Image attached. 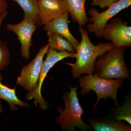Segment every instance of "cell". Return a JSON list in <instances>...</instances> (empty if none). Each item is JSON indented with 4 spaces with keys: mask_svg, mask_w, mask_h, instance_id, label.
<instances>
[{
    "mask_svg": "<svg viewBox=\"0 0 131 131\" xmlns=\"http://www.w3.org/2000/svg\"><path fill=\"white\" fill-rule=\"evenodd\" d=\"M86 0H64L69 13L73 21L79 26L84 27L89 22L85 8Z\"/></svg>",
    "mask_w": 131,
    "mask_h": 131,
    "instance_id": "obj_12",
    "label": "cell"
},
{
    "mask_svg": "<svg viewBox=\"0 0 131 131\" xmlns=\"http://www.w3.org/2000/svg\"><path fill=\"white\" fill-rule=\"evenodd\" d=\"M3 79L0 73V99L4 100L8 103L9 108L12 111L18 110L17 106L22 107H28L29 104L24 102L19 99L16 93V89H11L3 84L2 81Z\"/></svg>",
    "mask_w": 131,
    "mask_h": 131,
    "instance_id": "obj_14",
    "label": "cell"
},
{
    "mask_svg": "<svg viewBox=\"0 0 131 131\" xmlns=\"http://www.w3.org/2000/svg\"><path fill=\"white\" fill-rule=\"evenodd\" d=\"M39 18L45 25L68 11L64 0H38Z\"/></svg>",
    "mask_w": 131,
    "mask_h": 131,
    "instance_id": "obj_10",
    "label": "cell"
},
{
    "mask_svg": "<svg viewBox=\"0 0 131 131\" xmlns=\"http://www.w3.org/2000/svg\"><path fill=\"white\" fill-rule=\"evenodd\" d=\"M113 116L117 121L124 120L131 126V100L129 95L126 98L123 106H118L113 111Z\"/></svg>",
    "mask_w": 131,
    "mask_h": 131,
    "instance_id": "obj_17",
    "label": "cell"
},
{
    "mask_svg": "<svg viewBox=\"0 0 131 131\" xmlns=\"http://www.w3.org/2000/svg\"><path fill=\"white\" fill-rule=\"evenodd\" d=\"M131 5V0H119L102 12H99L94 7L90 8L88 14L91 17L86 26L87 30L90 34L93 33L98 38H102L103 30L109 20Z\"/></svg>",
    "mask_w": 131,
    "mask_h": 131,
    "instance_id": "obj_6",
    "label": "cell"
},
{
    "mask_svg": "<svg viewBox=\"0 0 131 131\" xmlns=\"http://www.w3.org/2000/svg\"><path fill=\"white\" fill-rule=\"evenodd\" d=\"M8 3L7 0H0V15L7 12Z\"/></svg>",
    "mask_w": 131,
    "mask_h": 131,
    "instance_id": "obj_20",
    "label": "cell"
},
{
    "mask_svg": "<svg viewBox=\"0 0 131 131\" xmlns=\"http://www.w3.org/2000/svg\"><path fill=\"white\" fill-rule=\"evenodd\" d=\"M90 125L96 131H130L131 126L126 125L121 121L109 119H91Z\"/></svg>",
    "mask_w": 131,
    "mask_h": 131,
    "instance_id": "obj_13",
    "label": "cell"
},
{
    "mask_svg": "<svg viewBox=\"0 0 131 131\" xmlns=\"http://www.w3.org/2000/svg\"><path fill=\"white\" fill-rule=\"evenodd\" d=\"M10 62V54L6 43L0 40V71L6 68Z\"/></svg>",
    "mask_w": 131,
    "mask_h": 131,
    "instance_id": "obj_18",
    "label": "cell"
},
{
    "mask_svg": "<svg viewBox=\"0 0 131 131\" xmlns=\"http://www.w3.org/2000/svg\"><path fill=\"white\" fill-rule=\"evenodd\" d=\"M48 44L41 47L35 58L27 65L22 67L16 84L28 93L32 92L37 86L43 59L49 49Z\"/></svg>",
    "mask_w": 131,
    "mask_h": 131,
    "instance_id": "obj_7",
    "label": "cell"
},
{
    "mask_svg": "<svg viewBox=\"0 0 131 131\" xmlns=\"http://www.w3.org/2000/svg\"><path fill=\"white\" fill-rule=\"evenodd\" d=\"M38 26L35 21L26 19L18 24H8L6 25L7 29L14 32L18 37L21 45V56L26 60L30 58L32 37Z\"/></svg>",
    "mask_w": 131,
    "mask_h": 131,
    "instance_id": "obj_9",
    "label": "cell"
},
{
    "mask_svg": "<svg viewBox=\"0 0 131 131\" xmlns=\"http://www.w3.org/2000/svg\"><path fill=\"white\" fill-rule=\"evenodd\" d=\"M124 80H107L102 78L94 74H90L80 77L79 82L81 88L80 93L82 95L89 94L91 90L96 93L97 99L93 106L94 110L97 107L100 100H105L109 98H112L115 105L119 106L117 102V91L123 84Z\"/></svg>",
    "mask_w": 131,
    "mask_h": 131,
    "instance_id": "obj_4",
    "label": "cell"
},
{
    "mask_svg": "<svg viewBox=\"0 0 131 131\" xmlns=\"http://www.w3.org/2000/svg\"><path fill=\"white\" fill-rule=\"evenodd\" d=\"M16 2L24 12L23 19L35 21L38 26H40L39 18L38 0H9Z\"/></svg>",
    "mask_w": 131,
    "mask_h": 131,
    "instance_id": "obj_15",
    "label": "cell"
},
{
    "mask_svg": "<svg viewBox=\"0 0 131 131\" xmlns=\"http://www.w3.org/2000/svg\"><path fill=\"white\" fill-rule=\"evenodd\" d=\"M68 11L58 18L44 25L43 29L46 32L58 34L68 39L77 49L80 42L71 33L68 26L69 16Z\"/></svg>",
    "mask_w": 131,
    "mask_h": 131,
    "instance_id": "obj_11",
    "label": "cell"
},
{
    "mask_svg": "<svg viewBox=\"0 0 131 131\" xmlns=\"http://www.w3.org/2000/svg\"><path fill=\"white\" fill-rule=\"evenodd\" d=\"M119 0H92L91 6H98L102 9L107 8Z\"/></svg>",
    "mask_w": 131,
    "mask_h": 131,
    "instance_id": "obj_19",
    "label": "cell"
},
{
    "mask_svg": "<svg viewBox=\"0 0 131 131\" xmlns=\"http://www.w3.org/2000/svg\"><path fill=\"white\" fill-rule=\"evenodd\" d=\"M77 88L78 86L74 88L70 86V91L64 93L62 97L65 106L64 109L62 107L58 108L60 115L56 118L55 121L60 125L62 131H75L77 127L82 131L92 129L82 119L84 112L79 102L77 93Z\"/></svg>",
    "mask_w": 131,
    "mask_h": 131,
    "instance_id": "obj_3",
    "label": "cell"
},
{
    "mask_svg": "<svg viewBox=\"0 0 131 131\" xmlns=\"http://www.w3.org/2000/svg\"><path fill=\"white\" fill-rule=\"evenodd\" d=\"M125 50L126 47H113L98 56L94 74L107 80L130 79V71L124 59Z\"/></svg>",
    "mask_w": 131,
    "mask_h": 131,
    "instance_id": "obj_2",
    "label": "cell"
},
{
    "mask_svg": "<svg viewBox=\"0 0 131 131\" xmlns=\"http://www.w3.org/2000/svg\"><path fill=\"white\" fill-rule=\"evenodd\" d=\"M8 12H5L2 14L0 15V29H1V26L3 20L5 19V18L7 16Z\"/></svg>",
    "mask_w": 131,
    "mask_h": 131,
    "instance_id": "obj_21",
    "label": "cell"
},
{
    "mask_svg": "<svg viewBox=\"0 0 131 131\" xmlns=\"http://www.w3.org/2000/svg\"><path fill=\"white\" fill-rule=\"evenodd\" d=\"M102 38L111 42L114 47H130L131 26L121 18H114L106 25Z\"/></svg>",
    "mask_w": 131,
    "mask_h": 131,
    "instance_id": "obj_8",
    "label": "cell"
},
{
    "mask_svg": "<svg viewBox=\"0 0 131 131\" xmlns=\"http://www.w3.org/2000/svg\"><path fill=\"white\" fill-rule=\"evenodd\" d=\"M3 106L2 102L0 100V115L1 114L3 111Z\"/></svg>",
    "mask_w": 131,
    "mask_h": 131,
    "instance_id": "obj_22",
    "label": "cell"
},
{
    "mask_svg": "<svg viewBox=\"0 0 131 131\" xmlns=\"http://www.w3.org/2000/svg\"><path fill=\"white\" fill-rule=\"evenodd\" d=\"M46 54L47 57L42 64L37 88L32 92L28 93L26 96L27 100L34 99V105L37 107L38 104L39 107L42 110H46L48 107V103L42 96L41 90L43 82L49 71L56 64L64 59L75 58V53L66 51H58L49 47Z\"/></svg>",
    "mask_w": 131,
    "mask_h": 131,
    "instance_id": "obj_5",
    "label": "cell"
},
{
    "mask_svg": "<svg viewBox=\"0 0 131 131\" xmlns=\"http://www.w3.org/2000/svg\"><path fill=\"white\" fill-rule=\"evenodd\" d=\"M78 31L82 39L76 49V61L74 63H67L71 66V74L75 78H79L82 74H94L95 63L98 57L114 47L111 42L93 44L90 39L88 31L82 26H79Z\"/></svg>",
    "mask_w": 131,
    "mask_h": 131,
    "instance_id": "obj_1",
    "label": "cell"
},
{
    "mask_svg": "<svg viewBox=\"0 0 131 131\" xmlns=\"http://www.w3.org/2000/svg\"><path fill=\"white\" fill-rule=\"evenodd\" d=\"M49 47L58 51H66L75 53L76 50L72 44L63 36L54 32L47 33Z\"/></svg>",
    "mask_w": 131,
    "mask_h": 131,
    "instance_id": "obj_16",
    "label": "cell"
}]
</instances>
